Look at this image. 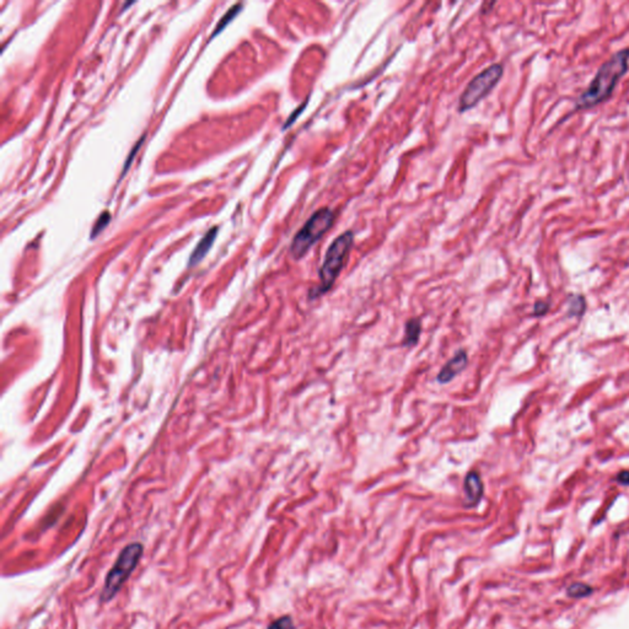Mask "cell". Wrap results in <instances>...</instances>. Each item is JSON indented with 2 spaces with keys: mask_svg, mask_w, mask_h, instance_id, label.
I'll list each match as a JSON object with an SVG mask.
<instances>
[{
  "mask_svg": "<svg viewBox=\"0 0 629 629\" xmlns=\"http://www.w3.org/2000/svg\"><path fill=\"white\" fill-rule=\"evenodd\" d=\"M110 220H111V214L108 213V211H104V213H102L101 215L99 216V219H97V221L95 222V225H94L93 231H91V237H93V239H95V237L99 235L100 233H102V231H104V229L108 225Z\"/></svg>",
  "mask_w": 629,
  "mask_h": 629,
  "instance_id": "11",
  "label": "cell"
},
{
  "mask_svg": "<svg viewBox=\"0 0 629 629\" xmlns=\"http://www.w3.org/2000/svg\"><path fill=\"white\" fill-rule=\"evenodd\" d=\"M241 9H242V4H235V5H234V7H231L230 9L227 11V14H225V15L219 20L218 25H216V26H215V30H214V32H213V35H211L210 39H213L216 35H219V33L221 32V31L224 30V28L227 27L231 21H233L234 18H235L237 14H239L240 11H241Z\"/></svg>",
  "mask_w": 629,
  "mask_h": 629,
  "instance_id": "10",
  "label": "cell"
},
{
  "mask_svg": "<svg viewBox=\"0 0 629 629\" xmlns=\"http://www.w3.org/2000/svg\"><path fill=\"white\" fill-rule=\"evenodd\" d=\"M629 69V48L620 50L597 70L593 81L575 101L574 111L589 110L608 100L614 87Z\"/></svg>",
  "mask_w": 629,
  "mask_h": 629,
  "instance_id": "1",
  "label": "cell"
},
{
  "mask_svg": "<svg viewBox=\"0 0 629 629\" xmlns=\"http://www.w3.org/2000/svg\"><path fill=\"white\" fill-rule=\"evenodd\" d=\"M503 73H504V69L502 64H493L479 73L476 78L472 79L460 99V112H465L481 102L498 84Z\"/></svg>",
  "mask_w": 629,
  "mask_h": 629,
  "instance_id": "5",
  "label": "cell"
},
{
  "mask_svg": "<svg viewBox=\"0 0 629 629\" xmlns=\"http://www.w3.org/2000/svg\"><path fill=\"white\" fill-rule=\"evenodd\" d=\"M334 221V214L330 208H322L312 214L301 230L294 237L290 253L295 259H300L312 246L330 230Z\"/></svg>",
  "mask_w": 629,
  "mask_h": 629,
  "instance_id": "4",
  "label": "cell"
},
{
  "mask_svg": "<svg viewBox=\"0 0 629 629\" xmlns=\"http://www.w3.org/2000/svg\"><path fill=\"white\" fill-rule=\"evenodd\" d=\"M618 481L624 485H629V472L624 471V472H620L618 474Z\"/></svg>",
  "mask_w": 629,
  "mask_h": 629,
  "instance_id": "15",
  "label": "cell"
},
{
  "mask_svg": "<svg viewBox=\"0 0 629 629\" xmlns=\"http://www.w3.org/2000/svg\"><path fill=\"white\" fill-rule=\"evenodd\" d=\"M143 142H144V136H143V137H142V138H140V140H139V143H137V144H136V145H134V147H133V149H131V151H130V154H129V155H128V157H127V160H125V162H124V165H123V172H122V176H123V175H124V173H125V171H127V170H128V168H129V166H130V164H131V161H133V159H134V156H136V154H137V151H138V150H139V148H140V147H142V144H143Z\"/></svg>",
  "mask_w": 629,
  "mask_h": 629,
  "instance_id": "14",
  "label": "cell"
},
{
  "mask_svg": "<svg viewBox=\"0 0 629 629\" xmlns=\"http://www.w3.org/2000/svg\"><path fill=\"white\" fill-rule=\"evenodd\" d=\"M143 551H144L143 545L137 542L130 543L123 548L113 567L106 575L104 588L100 595L101 602L111 601L121 590L123 584L127 581L128 577L131 575L134 569L138 565L143 556Z\"/></svg>",
  "mask_w": 629,
  "mask_h": 629,
  "instance_id": "3",
  "label": "cell"
},
{
  "mask_svg": "<svg viewBox=\"0 0 629 629\" xmlns=\"http://www.w3.org/2000/svg\"><path fill=\"white\" fill-rule=\"evenodd\" d=\"M591 593L590 586L585 584H574L568 589V594L573 597H584Z\"/></svg>",
  "mask_w": 629,
  "mask_h": 629,
  "instance_id": "13",
  "label": "cell"
},
{
  "mask_svg": "<svg viewBox=\"0 0 629 629\" xmlns=\"http://www.w3.org/2000/svg\"><path fill=\"white\" fill-rule=\"evenodd\" d=\"M218 231H219V229L214 227V228H211L204 236H203V239L199 241V244L197 245V247L194 248L192 254H191L190 265L197 264V263H199L203 258H204L205 254H207L208 251L210 250L211 245H213L214 241H215L216 235H218Z\"/></svg>",
  "mask_w": 629,
  "mask_h": 629,
  "instance_id": "8",
  "label": "cell"
},
{
  "mask_svg": "<svg viewBox=\"0 0 629 629\" xmlns=\"http://www.w3.org/2000/svg\"><path fill=\"white\" fill-rule=\"evenodd\" d=\"M465 493H466V505L474 507L479 503L483 496V483L479 474L476 471L468 472L465 478Z\"/></svg>",
  "mask_w": 629,
  "mask_h": 629,
  "instance_id": "7",
  "label": "cell"
},
{
  "mask_svg": "<svg viewBox=\"0 0 629 629\" xmlns=\"http://www.w3.org/2000/svg\"><path fill=\"white\" fill-rule=\"evenodd\" d=\"M422 333V322L418 319H411L405 325V336L402 344L405 347H413L419 341Z\"/></svg>",
  "mask_w": 629,
  "mask_h": 629,
  "instance_id": "9",
  "label": "cell"
},
{
  "mask_svg": "<svg viewBox=\"0 0 629 629\" xmlns=\"http://www.w3.org/2000/svg\"><path fill=\"white\" fill-rule=\"evenodd\" d=\"M353 233L345 231L332 242V245L327 250L324 264H322L319 273L321 282H320L319 287L312 288L308 291V299L314 300L316 297L322 296L332 289L334 282L338 278L343 265H344L345 258H347L351 245H353Z\"/></svg>",
  "mask_w": 629,
  "mask_h": 629,
  "instance_id": "2",
  "label": "cell"
},
{
  "mask_svg": "<svg viewBox=\"0 0 629 629\" xmlns=\"http://www.w3.org/2000/svg\"><path fill=\"white\" fill-rule=\"evenodd\" d=\"M268 629H295V625H294L291 617L284 616L274 620L273 623H271Z\"/></svg>",
  "mask_w": 629,
  "mask_h": 629,
  "instance_id": "12",
  "label": "cell"
},
{
  "mask_svg": "<svg viewBox=\"0 0 629 629\" xmlns=\"http://www.w3.org/2000/svg\"><path fill=\"white\" fill-rule=\"evenodd\" d=\"M467 363H468L467 351L463 349L459 350L456 354H455L453 358L448 360L444 367L441 368V370H440L436 380L440 382V384H447V382L453 381L455 377L465 370V368L467 367Z\"/></svg>",
  "mask_w": 629,
  "mask_h": 629,
  "instance_id": "6",
  "label": "cell"
}]
</instances>
